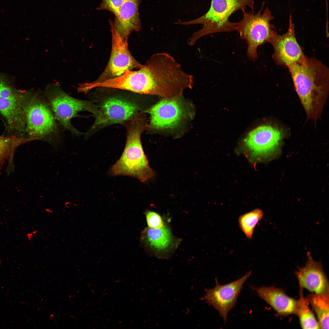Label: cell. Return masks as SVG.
<instances>
[{
	"label": "cell",
	"instance_id": "1",
	"mask_svg": "<svg viewBox=\"0 0 329 329\" xmlns=\"http://www.w3.org/2000/svg\"><path fill=\"white\" fill-rule=\"evenodd\" d=\"M308 119L320 117L329 93L328 67L314 58L305 56L287 67Z\"/></svg>",
	"mask_w": 329,
	"mask_h": 329
},
{
	"label": "cell",
	"instance_id": "2",
	"mask_svg": "<svg viewBox=\"0 0 329 329\" xmlns=\"http://www.w3.org/2000/svg\"><path fill=\"white\" fill-rule=\"evenodd\" d=\"M123 124L127 130L126 145L122 156L111 167L110 172L112 175L130 176L145 182L155 175L140 140L141 134L148 126L146 119L141 113Z\"/></svg>",
	"mask_w": 329,
	"mask_h": 329
},
{
	"label": "cell",
	"instance_id": "3",
	"mask_svg": "<svg viewBox=\"0 0 329 329\" xmlns=\"http://www.w3.org/2000/svg\"><path fill=\"white\" fill-rule=\"evenodd\" d=\"M20 103L27 119L25 132L35 140L51 142L58 135L57 121L50 104L41 93L22 90Z\"/></svg>",
	"mask_w": 329,
	"mask_h": 329
},
{
	"label": "cell",
	"instance_id": "4",
	"mask_svg": "<svg viewBox=\"0 0 329 329\" xmlns=\"http://www.w3.org/2000/svg\"><path fill=\"white\" fill-rule=\"evenodd\" d=\"M254 3L255 0H211L209 9L204 14L194 20L177 22L176 24L203 25L202 28L194 32L188 40V44L193 46L204 36L235 31V23L229 21L230 16L236 11L245 10L247 7L254 12Z\"/></svg>",
	"mask_w": 329,
	"mask_h": 329
},
{
	"label": "cell",
	"instance_id": "5",
	"mask_svg": "<svg viewBox=\"0 0 329 329\" xmlns=\"http://www.w3.org/2000/svg\"><path fill=\"white\" fill-rule=\"evenodd\" d=\"M41 93L50 104L57 121L65 129L76 135L80 136L82 133L72 125V119L82 111L89 112L94 116L97 113L98 106L95 104V101L73 97L58 84H49Z\"/></svg>",
	"mask_w": 329,
	"mask_h": 329
},
{
	"label": "cell",
	"instance_id": "6",
	"mask_svg": "<svg viewBox=\"0 0 329 329\" xmlns=\"http://www.w3.org/2000/svg\"><path fill=\"white\" fill-rule=\"evenodd\" d=\"M261 9L256 13L254 12L242 10V19L235 23V30L241 39L246 40L247 44V55L249 58L254 60L258 58V47L269 42L275 31L271 21L274 17L268 7Z\"/></svg>",
	"mask_w": 329,
	"mask_h": 329
},
{
	"label": "cell",
	"instance_id": "7",
	"mask_svg": "<svg viewBox=\"0 0 329 329\" xmlns=\"http://www.w3.org/2000/svg\"><path fill=\"white\" fill-rule=\"evenodd\" d=\"M95 121L85 136H89L99 129L111 125L123 124L141 113L138 99L132 96L114 95L104 98L97 104Z\"/></svg>",
	"mask_w": 329,
	"mask_h": 329
},
{
	"label": "cell",
	"instance_id": "8",
	"mask_svg": "<svg viewBox=\"0 0 329 329\" xmlns=\"http://www.w3.org/2000/svg\"><path fill=\"white\" fill-rule=\"evenodd\" d=\"M22 90L17 89L12 80L0 73V115L9 134L23 136L26 117L21 107Z\"/></svg>",
	"mask_w": 329,
	"mask_h": 329
},
{
	"label": "cell",
	"instance_id": "9",
	"mask_svg": "<svg viewBox=\"0 0 329 329\" xmlns=\"http://www.w3.org/2000/svg\"><path fill=\"white\" fill-rule=\"evenodd\" d=\"M111 35V48L109 61L104 70L93 82L99 83L119 76L126 72L139 69L143 65L132 56L128 47L127 41L119 34L109 20Z\"/></svg>",
	"mask_w": 329,
	"mask_h": 329
},
{
	"label": "cell",
	"instance_id": "10",
	"mask_svg": "<svg viewBox=\"0 0 329 329\" xmlns=\"http://www.w3.org/2000/svg\"><path fill=\"white\" fill-rule=\"evenodd\" d=\"M180 97L164 98L146 111L150 115V126L154 129H172L190 115L191 111Z\"/></svg>",
	"mask_w": 329,
	"mask_h": 329
},
{
	"label": "cell",
	"instance_id": "11",
	"mask_svg": "<svg viewBox=\"0 0 329 329\" xmlns=\"http://www.w3.org/2000/svg\"><path fill=\"white\" fill-rule=\"evenodd\" d=\"M251 274V271H249L239 279L223 285L219 284L216 278V286L205 289L206 293L201 299L205 300L217 310L226 323L228 313L234 307L243 284Z\"/></svg>",
	"mask_w": 329,
	"mask_h": 329
},
{
	"label": "cell",
	"instance_id": "12",
	"mask_svg": "<svg viewBox=\"0 0 329 329\" xmlns=\"http://www.w3.org/2000/svg\"><path fill=\"white\" fill-rule=\"evenodd\" d=\"M269 42L274 49L273 58L278 65L287 67L302 60L305 56L297 41L291 14L287 31L279 35L275 31Z\"/></svg>",
	"mask_w": 329,
	"mask_h": 329
},
{
	"label": "cell",
	"instance_id": "13",
	"mask_svg": "<svg viewBox=\"0 0 329 329\" xmlns=\"http://www.w3.org/2000/svg\"><path fill=\"white\" fill-rule=\"evenodd\" d=\"M283 136L281 131L270 125H264L254 128L244 140L246 147L256 156L270 154L278 148Z\"/></svg>",
	"mask_w": 329,
	"mask_h": 329
},
{
	"label": "cell",
	"instance_id": "14",
	"mask_svg": "<svg viewBox=\"0 0 329 329\" xmlns=\"http://www.w3.org/2000/svg\"><path fill=\"white\" fill-rule=\"evenodd\" d=\"M141 240L158 258H168L178 246L170 229L166 225L159 229L145 228L141 235Z\"/></svg>",
	"mask_w": 329,
	"mask_h": 329
},
{
	"label": "cell",
	"instance_id": "15",
	"mask_svg": "<svg viewBox=\"0 0 329 329\" xmlns=\"http://www.w3.org/2000/svg\"><path fill=\"white\" fill-rule=\"evenodd\" d=\"M308 261L295 273L300 287L317 294L329 292V283L321 264L308 254Z\"/></svg>",
	"mask_w": 329,
	"mask_h": 329
},
{
	"label": "cell",
	"instance_id": "16",
	"mask_svg": "<svg viewBox=\"0 0 329 329\" xmlns=\"http://www.w3.org/2000/svg\"><path fill=\"white\" fill-rule=\"evenodd\" d=\"M141 0H123L118 15L115 16L113 24L120 35L126 41L133 31L141 28L139 6Z\"/></svg>",
	"mask_w": 329,
	"mask_h": 329
},
{
	"label": "cell",
	"instance_id": "17",
	"mask_svg": "<svg viewBox=\"0 0 329 329\" xmlns=\"http://www.w3.org/2000/svg\"><path fill=\"white\" fill-rule=\"evenodd\" d=\"M255 289L258 296L281 315L296 314L298 300L287 295L283 290L272 286H263Z\"/></svg>",
	"mask_w": 329,
	"mask_h": 329
},
{
	"label": "cell",
	"instance_id": "18",
	"mask_svg": "<svg viewBox=\"0 0 329 329\" xmlns=\"http://www.w3.org/2000/svg\"><path fill=\"white\" fill-rule=\"evenodd\" d=\"M34 140L24 136L9 134L0 135V174L5 164L8 163L7 170L11 169L14 166L13 157L16 150L19 146Z\"/></svg>",
	"mask_w": 329,
	"mask_h": 329
},
{
	"label": "cell",
	"instance_id": "19",
	"mask_svg": "<svg viewBox=\"0 0 329 329\" xmlns=\"http://www.w3.org/2000/svg\"><path fill=\"white\" fill-rule=\"evenodd\" d=\"M317 317L320 329L329 328V292L311 295L306 298Z\"/></svg>",
	"mask_w": 329,
	"mask_h": 329
},
{
	"label": "cell",
	"instance_id": "20",
	"mask_svg": "<svg viewBox=\"0 0 329 329\" xmlns=\"http://www.w3.org/2000/svg\"><path fill=\"white\" fill-rule=\"evenodd\" d=\"M300 292L296 315L299 318L302 328L303 329H320L317 320L308 306L309 302L307 299L303 297L302 290Z\"/></svg>",
	"mask_w": 329,
	"mask_h": 329
},
{
	"label": "cell",
	"instance_id": "21",
	"mask_svg": "<svg viewBox=\"0 0 329 329\" xmlns=\"http://www.w3.org/2000/svg\"><path fill=\"white\" fill-rule=\"evenodd\" d=\"M263 215L261 210L256 209L239 216V225L247 238L249 239L252 238L255 228Z\"/></svg>",
	"mask_w": 329,
	"mask_h": 329
},
{
	"label": "cell",
	"instance_id": "22",
	"mask_svg": "<svg viewBox=\"0 0 329 329\" xmlns=\"http://www.w3.org/2000/svg\"><path fill=\"white\" fill-rule=\"evenodd\" d=\"M145 215L148 227L159 229L162 228L165 225L163 219L157 213L147 210L145 212Z\"/></svg>",
	"mask_w": 329,
	"mask_h": 329
},
{
	"label": "cell",
	"instance_id": "23",
	"mask_svg": "<svg viewBox=\"0 0 329 329\" xmlns=\"http://www.w3.org/2000/svg\"><path fill=\"white\" fill-rule=\"evenodd\" d=\"M123 0H101V2L97 8L98 10H106L113 13L115 16L119 13Z\"/></svg>",
	"mask_w": 329,
	"mask_h": 329
},
{
	"label": "cell",
	"instance_id": "24",
	"mask_svg": "<svg viewBox=\"0 0 329 329\" xmlns=\"http://www.w3.org/2000/svg\"><path fill=\"white\" fill-rule=\"evenodd\" d=\"M46 210L47 212L49 213H52L53 212V211L49 209H46Z\"/></svg>",
	"mask_w": 329,
	"mask_h": 329
}]
</instances>
